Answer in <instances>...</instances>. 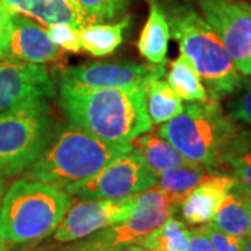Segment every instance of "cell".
<instances>
[{"instance_id": "34", "label": "cell", "mask_w": 251, "mask_h": 251, "mask_svg": "<svg viewBox=\"0 0 251 251\" xmlns=\"http://www.w3.org/2000/svg\"><path fill=\"white\" fill-rule=\"evenodd\" d=\"M123 251H151V250H147V249H144V247H141V246H130V247H127V249Z\"/></svg>"}, {"instance_id": "2", "label": "cell", "mask_w": 251, "mask_h": 251, "mask_svg": "<svg viewBox=\"0 0 251 251\" xmlns=\"http://www.w3.org/2000/svg\"><path fill=\"white\" fill-rule=\"evenodd\" d=\"M166 16L171 35L196 67L208 97L214 100L229 98L242 87L243 77L222 41L190 0H158Z\"/></svg>"}, {"instance_id": "29", "label": "cell", "mask_w": 251, "mask_h": 251, "mask_svg": "<svg viewBox=\"0 0 251 251\" xmlns=\"http://www.w3.org/2000/svg\"><path fill=\"white\" fill-rule=\"evenodd\" d=\"M13 16L14 11L0 1V57H6L10 39L13 34Z\"/></svg>"}, {"instance_id": "10", "label": "cell", "mask_w": 251, "mask_h": 251, "mask_svg": "<svg viewBox=\"0 0 251 251\" xmlns=\"http://www.w3.org/2000/svg\"><path fill=\"white\" fill-rule=\"evenodd\" d=\"M135 196L120 200H78L70 202L60 224L54 229L53 242L69 244L120 224L128 218Z\"/></svg>"}, {"instance_id": "28", "label": "cell", "mask_w": 251, "mask_h": 251, "mask_svg": "<svg viewBox=\"0 0 251 251\" xmlns=\"http://www.w3.org/2000/svg\"><path fill=\"white\" fill-rule=\"evenodd\" d=\"M209 239L215 251H243V240L216 229L212 224H205L200 227Z\"/></svg>"}, {"instance_id": "9", "label": "cell", "mask_w": 251, "mask_h": 251, "mask_svg": "<svg viewBox=\"0 0 251 251\" xmlns=\"http://www.w3.org/2000/svg\"><path fill=\"white\" fill-rule=\"evenodd\" d=\"M176 208L177 205L155 184L135 196L127 219L95 233V237L110 251H123L159 229L173 216Z\"/></svg>"}, {"instance_id": "14", "label": "cell", "mask_w": 251, "mask_h": 251, "mask_svg": "<svg viewBox=\"0 0 251 251\" xmlns=\"http://www.w3.org/2000/svg\"><path fill=\"white\" fill-rule=\"evenodd\" d=\"M234 187V180L226 173H208L180 202V212L188 225H205L212 221L221 201Z\"/></svg>"}, {"instance_id": "25", "label": "cell", "mask_w": 251, "mask_h": 251, "mask_svg": "<svg viewBox=\"0 0 251 251\" xmlns=\"http://www.w3.org/2000/svg\"><path fill=\"white\" fill-rule=\"evenodd\" d=\"M87 23H108L122 14L131 0H75Z\"/></svg>"}, {"instance_id": "26", "label": "cell", "mask_w": 251, "mask_h": 251, "mask_svg": "<svg viewBox=\"0 0 251 251\" xmlns=\"http://www.w3.org/2000/svg\"><path fill=\"white\" fill-rule=\"evenodd\" d=\"M226 115L234 123L251 127V80L244 82L226 103Z\"/></svg>"}, {"instance_id": "27", "label": "cell", "mask_w": 251, "mask_h": 251, "mask_svg": "<svg viewBox=\"0 0 251 251\" xmlns=\"http://www.w3.org/2000/svg\"><path fill=\"white\" fill-rule=\"evenodd\" d=\"M48 34L50 36L52 42L60 50L78 53L81 52L80 28L73 27L70 24H52L48 25Z\"/></svg>"}, {"instance_id": "21", "label": "cell", "mask_w": 251, "mask_h": 251, "mask_svg": "<svg viewBox=\"0 0 251 251\" xmlns=\"http://www.w3.org/2000/svg\"><path fill=\"white\" fill-rule=\"evenodd\" d=\"M130 18L119 23H91L80 28L81 48L92 56L113 53L123 42V31L128 27Z\"/></svg>"}, {"instance_id": "22", "label": "cell", "mask_w": 251, "mask_h": 251, "mask_svg": "<svg viewBox=\"0 0 251 251\" xmlns=\"http://www.w3.org/2000/svg\"><path fill=\"white\" fill-rule=\"evenodd\" d=\"M209 172L196 163H186L162 172L156 176V186L179 206L188 193L197 187Z\"/></svg>"}, {"instance_id": "32", "label": "cell", "mask_w": 251, "mask_h": 251, "mask_svg": "<svg viewBox=\"0 0 251 251\" xmlns=\"http://www.w3.org/2000/svg\"><path fill=\"white\" fill-rule=\"evenodd\" d=\"M243 251H251V236L244 237V240H243Z\"/></svg>"}, {"instance_id": "8", "label": "cell", "mask_w": 251, "mask_h": 251, "mask_svg": "<svg viewBox=\"0 0 251 251\" xmlns=\"http://www.w3.org/2000/svg\"><path fill=\"white\" fill-rule=\"evenodd\" d=\"M200 13L214 28L243 75H251V1L196 0Z\"/></svg>"}, {"instance_id": "20", "label": "cell", "mask_w": 251, "mask_h": 251, "mask_svg": "<svg viewBox=\"0 0 251 251\" xmlns=\"http://www.w3.org/2000/svg\"><path fill=\"white\" fill-rule=\"evenodd\" d=\"M147 113L153 125H163L183 110V102L162 75H155L143 84Z\"/></svg>"}, {"instance_id": "31", "label": "cell", "mask_w": 251, "mask_h": 251, "mask_svg": "<svg viewBox=\"0 0 251 251\" xmlns=\"http://www.w3.org/2000/svg\"><path fill=\"white\" fill-rule=\"evenodd\" d=\"M57 251H110L106 249L102 243L99 242L98 239L95 237V234H92L90 237L81 240L80 243H75L70 247H64L62 250Z\"/></svg>"}, {"instance_id": "1", "label": "cell", "mask_w": 251, "mask_h": 251, "mask_svg": "<svg viewBox=\"0 0 251 251\" xmlns=\"http://www.w3.org/2000/svg\"><path fill=\"white\" fill-rule=\"evenodd\" d=\"M59 103L70 123L108 143L131 144L152 128L143 85L87 88L60 84Z\"/></svg>"}, {"instance_id": "16", "label": "cell", "mask_w": 251, "mask_h": 251, "mask_svg": "<svg viewBox=\"0 0 251 251\" xmlns=\"http://www.w3.org/2000/svg\"><path fill=\"white\" fill-rule=\"evenodd\" d=\"M209 224L239 239L251 236V198L233 187L221 201Z\"/></svg>"}, {"instance_id": "3", "label": "cell", "mask_w": 251, "mask_h": 251, "mask_svg": "<svg viewBox=\"0 0 251 251\" xmlns=\"http://www.w3.org/2000/svg\"><path fill=\"white\" fill-rule=\"evenodd\" d=\"M131 150V144L103 141L78 126H56L52 138L25 177L64 190L87 180Z\"/></svg>"}, {"instance_id": "15", "label": "cell", "mask_w": 251, "mask_h": 251, "mask_svg": "<svg viewBox=\"0 0 251 251\" xmlns=\"http://www.w3.org/2000/svg\"><path fill=\"white\" fill-rule=\"evenodd\" d=\"M9 9L35 20L44 25L70 24L84 27L87 20L75 0H0Z\"/></svg>"}, {"instance_id": "18", "label": "cell", "mask_w": 251, "mask_h": 251, "mask_svg": "<svg viewBox=\"0 0 251 251\" xmlns=\"http://www.w3.org/2000/svg\"><path fill=\"white\" fill-rule=\"evenodd\" d=\"M224 166L233 177L234 187L251 198V130L237 127L225 151Z\"/></svg>"}, {"instance_id": "13", "label": "cell", "mask_w": 251, "mask_h": 251, "mask_svg": "<svg viewBox=\"0 0 251 251\" xmlns=\"http://www.w3.org/2000/svg\"><path fill=\"white\" fill-rule=\"evenodd\" d=\"M9 59L28 64L54 63L62 59V50L54 45L45 28L32 18L14 11Z\"/></svg>"}, {"instance_id": "23", "label": "cell", "mask_w": 251, "mask_h": 251, "mask_svg": "<svg viewBox=\"0 0 251 251\" xmlns=\"http://www.w3.org/2000/svg\"><path fill=\"white\" fill-rule=\"evenodd\" d=\"M166 81L181 100L202 102L209 99L196 67L184 54L180 53L179 57L171 63Z\"/></svg>"}, {"instance_id": "24", "label": "cell", "mask_w": 251, "mask_h": 251, "mask_svg": "<svg viewBox=\"0 0 251 251\" xmlns=\"http://www.w3.org/2000/svg\"><path fill=\"white\" fill-rule=\"evenodd\" d=\"M191 230L183 221L171 216L159 229L135 246L151 251H187Z\"/></svg>"}, {"instance_id": "11", "label": "cell", "mask_w": 251, "mask_h": 251, "mask_svg": "<svg viewBox=\"0 0 251 251\" xmlns=\"http://www.w3.org/2000/svg\"><path fill=\"white\" fill-rule=\"evenodd\" d=\"M165 74V63H85L60 72V84L87 88H125L143 85L155 75Z\"/></svg>"}, {"instance_id": "6", "label": "cell", "mask_w": 251, "mask_h": 251, "mask_svg": "<svg viewBox=\"0 0 251 251\" xmlns=\"http://www.w3.org/2000/svg\"><path fill=\"white\" fill-rule=\"evenodd\" d=\"M48 99H32L0 115V175L25 172L44 152L56 128Z\"/></svg>"}, {"instance_id": "17", "label": "cell", "mask_w": 251, "mask_h": 251, "mask_svg": "<svg viewBox=\"0 0 251 251\" xmlns=\"http://www.w3.org/2000/svg\"><path fill=\"white\" fill-rule=\"evenodd\" d=\"M169 24L158 0H150V13L137 42L138 52L152 64L166 62L169 45Z\"/></svg>"}, {"instance_id": "33", "label": "cell", "mask_w": 251, "mask_h": 251, "mask_svg": "<svg viewBox=\"0 0 251 251\" xmlns=\"http://www.w3.org/2000/svg\"><path fill=\"white\" fill-rule=\"evenodd\" d=\"M3 193H4V177L0 175V204H1V200H3Z\"/></svg>"}, {"instance_id": "19", "label": "cell", "mask_w": 251, "mask_h": 251, "mask_svg": "<svg viewBox=\"0 0 251 251\" xmlns=\"http://www.w3.org/2000/svg\"><path fill=\"white\" fill-rule=\"evenodd\" d=\"M131 147L143 156L144 162L155 176L172 168L191 163L183 158L171 143L158 134V131L138 135L131 141Z\"/></svg>"}, {"instance_id": "35", "label": "cell", "mask_w": 251, "mask_h": 251, "mask_svg": "<svg viewBox=\"0 0 251 251\" xmlns=\"http://www.w3.org/2000/svg\"><path fill=\"white\" fill-rule=\"evenodd\" d=\"M0 251H7V243L1 239V236H0Z\"/></svg>"}, {"instance_id": "4", "label": "cell", "mask_w": 251, "mask_h": 251, "mask_svg": "<svg viewBox=\"0 0 251 251\" xmlns=\"http://www.w3.org/2000/svg\"><path fill=\"white\" fill-rule=\"evenodd\" d=\"M237 127L219 100L209 98L187 102L177 116L158 128V134L188 162L205 168L209 173H226L224 155Z\"/></svg>"}, {"instance_id": "12", "label": "cell", "mask_w": 251, "mask_h": 251, "mask_svg": "<svg viewBox=\"0 0 251 251\" xmlns=\"http://www.w3.org/2000/svg\"><path fill=\"white\" fill-rule=\"evenodd\" d=\"M54 95L53 80L45 66L0 57V115L28 100Z\"/></svg>"}, {"instance_id": "7", "label": "cell", "mask_w": 251, "mask_h": 251, "mask_svg": "<svg viewBox=\"0 0 251 251\" xmlns=\"http://www.w3.org/2000/svg\"><path fill=\"white\" fill-rule=\"evenodd\" d=\"M156 184V176L131 147L125 155L109 163L84 181L63 191L78 200H120L137 196Z\"/></svg>"}, {"instance_id": "30", "label": "cell", "mask_w": 251, "mask_h": 251, "mask_svg": "<svg viewBox=\"0 0 251 251\" xmlns=\"http://www.w3.org/2000/svg\"><path fill=\"white\" fill-rule=\"evenodd\" d=\"M187 251H215L209 239L206 237L205 233L198 227L191 230L190 242H188Z\"/></svg>"}, {"instance_id": "5", "label": "cell", "mask_w": 251, "mask_h": 251, "mask_svg": "<svg viewBox=\"0 0 251 251\" xmlns=\"http://www.w3.org/2000/svg\"><path fill=\"white\" fill-rule=\"evenodd\" d=\"M72 202L63 190L27 177L16 180L0 204V236L6 243H35L54 232Z\"/></svg>"}]
</instances>
